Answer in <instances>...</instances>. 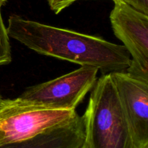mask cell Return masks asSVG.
Segmentation results:
<instances>
[{"instance_id":"6da1fadb","label":"cell","mask_w":148,"mask_h":148,"mask_svg":"<svg viewBox=\"0 0 148 148\" xmlns=\"http://www.w3.org/2000/svg\"><path fill=\"white\" fill-rule=\"evenodd\" d=\"M9 37L40 55L53 57L81 66L97 68L102 75L126 72L131 62L124 45L98 36L78 33L19 15H11L7 28Z\"/></svg>"},{"instance_id":"7a4b0ae2","label":"cell","mask_w":148,"mask_h":148,"mask_svg":"<svg viewBox=\"0 0 148 148\" xmlns=\"http://www.w3.org/2000/svg\"><path fill=\"white\" fill-rule=\"evenodd\" d=\"M82 118L88 148H137L110 74L97 80Z\"/></svg>"},{"instance_id":"3957f363","label":"cell","mask_w":148,"mask_h":148,"mask_svg":"<svg viewBox=\"0 0 148 148\" xmlns=\"http://www.w3.org/2000/svg\"><path fill=\"white\" fill-rule=\"evenodd\" d=\"M76 110L56 109L2 99L0 102V145L25 140L49 129L70 122Z\"/></svg>"},{"instance_id":"277c9868","label":"cell","mask_w":148,"mask_h":148,"mask_svg":"<svg viewBox=\"0 0 148 148\" xmlns=\"http://www.w3.org/2000/svg\"><path fill=\"white\" fill-rule=\"evenodd\" d=\"M98 72L94 67L81 66L54 79L28 87L17 98L31 104L75 110L93 89Z\"/></svg>"},{"instance_id":"5b68a950","label":"cell","mask_w":148,"mask_h":148,"mask_svg":"<svg viewBox=\"0 0 148 148\" xmlns=\"http://www.w3.org/2000/svg\"><path fill=\"white\" fill-rule=\"evenodd\" d=\"M113 1L114 6L110 14L113 30L132 57L126 72L148 82V15L124 1Z\"/></svg>"},{"instance_id":"8992f818","label":"cell","mask_w":148,"mask_h":148,"mask_svg":"<svg viewBox=\"0 0 148 148\" xmlns=\"http://www.w3.org/2000/svg\"><path fill=\"white\" fill-rule=\"evenodd\" d=\"M137 148H148V82L127 72L109 73Z\"/></svg>"},{"instance_id":"52a82bcc","label":"cell","mask_w":148,"mask_h":148,"mask_svg":"<svg viewBox=\"0 0 148 148\" xmlns=\"http://www.w3.org/2000/svg\"><path fill=\"white\" fill-rule=\"evenodd\" d=\"M85 143L82 116L55 126L25 140L0 145V148H80Z\"/></svg>"},{"instance_id":"ba28073f","label":"cell","mask_w":148,"mask_h":148,"mask_svg":"<svg viewBox=\"0 0 148 148\" xmlns=\"http://www.w3.org/2000/svg\"><path fill=\"white\" fill-rule=\"evenodd\" d=\"M7 1L0 0V66L8 65L12 62L10 37L1 16V7L6 4Z\"/></svg>"},{"instance_id":"9c48e42d","label":"cell","mask_w":148,"mask_h":148,"mask_svg":"<svg viewBox=\"0 0 148 148\" xmlns=\"http://www.w3.org/2000/svg\"><path fill=\"white\" fill-rule=\"evenodd\" d=\"M77 0H48L49 7L55 14H59L65 8L70 6Z\"/></svg>"},{"instance_id":"30bf717a","label":"cell","mask_w":148,"mask_h":148,"mask_svg":"<svg viewBox=\"0 0 148 148\" xmlns=\"http://www.w3.org/2000/svg\"><path fill=\"white\" fill-rule=\"evenodd\" d=\"M136 9L138 11L148 15V0H120Z\"/></svg>"},{"instance_id":"8fae6325","label":"cell","mask_w":148,"mask_h":148,"mask_svg":"<svg viewBox=\"0 0 148 148\" xmlns=\"http://www.w3.org/2000/svg\"><path fill=\"white\" fill-rule=\"evenodd\" d=\"M80 148H88V147H87V146H86V145H85V143H84V145H82V147H81Z\"/></svg>"},{"instance_id":"7c38bea8","label":"cell","mask_w":148,"mask_h":148,"mask_svg":"<svg viewBox=\"0 0 148 148\" xmlns=\"http://www.w3.org/2000/svg\"><path fill=\"white\" fill-rule=\"evenodd\" d=\"M2 97H1V93H0V102H1V100H2Z\"/></svg>"}]
</instances>
